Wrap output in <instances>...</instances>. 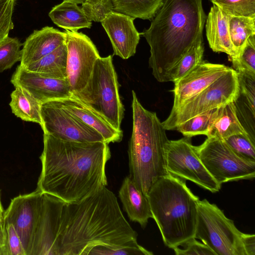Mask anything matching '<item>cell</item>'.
<instances>
[{"label":"cell","instance_id":"7402d4cb","mask_svg":"<svg viewBox=\"0 0 255 255\" xmlns=\"http://www.w3.org/2000/svg\"><path fill=\"white\" fill-rule=\"evenodd\" d=\"M119 197L130 220L144 228L148 219L152 218L148 199L129 175L123 181Z\"/></svg>","mask_w":255,"mask_h":255},{"label":"cell","instance_id":"f35d334b","mask_svg":"<svg viewBox=\"0 0 255 255\" xmlns=\"http://www.w3.org/2000/svg\"><path fill=\"white\" fill-rule=\"evenodd\" d=\"M4 226L8 255H26L22 242L13 225L11 224H6Z\"/></svg>","mask_w":255,"mask_h":255},{"label":"cell","instance_id":"52a82bcc","mask_svg":"<svg viewBox=\"0 0 255 255\" xmlns=\"http://www.w3.org/2000/svg\"><path fill=\"white\" fill-rule=\"evenodd\" d=\"M194 238L200 240L216 255H246L244 233L216 204L199 200Z\"/></svg>","mask_w":255,"mask_h":255},{"label":"cell","instance_id":"5bb4252c","mask_svg":"<svg viewBox=\"0 0 255 255\" xmlns=\"http://www.w3.org/2000/svg\"><path fill=\"white\" fill-rule=\"evenodd\" d=\"M65 202L42 193L31 255H56V241Z\"/></svg>","mask_w":255,"mask_h":255},{"label":"cell","instance_id":"44dd1931","mask_svg":"<svg viewBox=\"0 0 255 255\" xmlns=\"http://www.w3.org/2000/svg\"><path fill=\"white\" fill-rule=\"evenodd\" d=\"M237 73L239 89L233 102L236 115L246 131L255 141V75Z\"/></svg>","mask_w":255,"mask_h":255},{"label":"cell","instance_id":"b9f144b4","mask_svg":"<svg viewBox=\"0 0 255 255\" xmlns=\"http://www.w3.org/2000/svg\"><path fill=\"white\" fill-rule=\"evenodd\" d=\"M0 255H7V252L5 246L0 244Z\"/></svg>","mask_w":255,"mask_h":255},{"label":"cell","instance_id":"ba28073f","mask_svg":"<svg viewBox=\"0 0 255 255\" xmlns=\"http://www.w3.org/2000/svg\"><path fill=\"white\" fill-rule=\"evenodd\" d=\"M237 72L231 68L201 93L179 108L171 110L163 122L166 130L176 128L188 120L234 102L239 93Z\"/></svg>","mask_w":255,"mask_h":255},{"label":"cell","instance_id":"83f0119b","mask_svg":"<svg viewBox=\"0 0 255 255\" xmlns=\"http://www.w3.org/2000/svg\"><path fill=\"white\" fill-rule=\"evenodd\" d=\"M229 30L236 59L248 38L255 34V17L229 16Z\"/></svg>","mask_w":255,"mask_h":255},{"label":"cell","instance_id":"4316f807","mask_svg":"<svg viewBox=\"0 0 255 255\" xmlns=\"http://www.w3.org/2000/svg\"><path fill=\"white\" fill-rule=\"evenodd\" d=\"M114 11L135 19L150 20L162 6L163 0H111Z\"/></svg>","mask_w":255,"mask_h":255},{"label":"cell","instance_id":"d590c367","mask_svg":"<svg viewBox=\"0 0 255 255\" xmlns=\"http://www.w3.org/2000/svg\"><path fill=\"white\" fill-rule=\"evenodd\" d=\"M82 9L90 21L102 22L113 10L111 0H86L82 3Z\"/></svg>","mask_w":255,"mask_h":255},{"label":"cell","instance_id":"6da1fadb","mask_svg":"<svg viewBox=\"0 0 255 255\" xmlns=\"http://www.w3.org/2000/svg\"><path fill=\"white\" fill-rule=\"evenodd\" d=\"M110 158L105 141H67L43 132L36 189L65 203L79 201L107 185L106 166Z\"/></svg>","mask_w":255,"mask_h":255},{"label":"cell","instance_id":"484cf974","mask_svg":"<svg viewBox=\"0 0 255 255\" xmlns=\"http://www.w3.org/2000/svg\"><path fill=\"white\" fill-rule=\"evenodd\" d=\"M10 97L9 106L14 115L23 121L35 123L41 127V104L38 101L20 87H15Z\"/></svg>","mask_w":255,"mask_h":255},{"label":"cell","instance_id":"5b68a950","mask_svg":"<svg viewBox=\"0 0 255 255\" xmlns=\"http://www.w3.org/2000/svg\"><path fill=\"white\" fill-rule=\"evenodd\" d=\"M132 129L128 155L129 176L145 195L167 175L165 146L169 140L156 113L145 109L132 91Z\"/></svg>","mask_w":255,"mask_h":255},{"label":"cell","instance_id":"ee69618b","mask_svg":"<svg viewBox=\"0 0 255 255\" xmlns=\"http://www.w3.org/2000/svg\"><path fill=\"white\" fill-rule=\"evenodd\" d=\"M64 0L71 1L74 2L75 3H76L77 4H79V3H82L84 1H85L86 0Z\"/></svg>","mask_w":255,"mask_h":255},{"label":"cell","instance_id":"ac0fdd59","mask_svg":"<svg viewBox=\"0 0 255 255\" xmlns=\"http://www.w3.org/2000/svg\"><path fill=\"white\" fill-rule=\"evenodd\" d=\"M56 101L66 111L98 131L108 144L122 140L121 129L114 128L103 116L75 95L72 94L67 98Z\"/></svg>","mask_w":255,"mask_h":255},{"label":"cell","instance_id":"9a60e30c","mask_svg":"<svg viewBox=\"0 0 255 255\" xmlns=\"http://www.w3.org/2000/svg\"><path fill=\"white\" fill-rule=\"evenodd\" d=\"M14 87H20L41 104L67 98L72 95L67 79L45 77L19 65L10 79Z\"/></svg>","mask_w":255,"mask_h":255},{"label":"cell","instance_id":"8d00e7d4","mask_svg":"<svg viewBox=\"0 0 255 255\" xmlns=\"http://www.w3.org/2000/svg\"><path fill=\"white\" fill-rule=\"evenodd\" d=\"M16 0H0V43L14 28L12 16Z\"/></svg>","mask_w":255,"mask_h":255},{"label":"cell","instance_id":"4fadbf2b","mask_svg":"<svg viewBox=\"0 0 255 255\" xmlns=\"http://www.w3.org/2000/svg\"><path fill=\"white\" fill-rule=\"evenodd\" d=\"M42 193L36 189L13 198L3 212V224H11L22 242L26 255H31Z\"/></svg>","mask_w":255,"mask_h":255},{"label":"cell","instance_id":"74e56055","mask_svg":"<svg viewBox=\"0 0 255 255\" xmlns=\"http://www.w3.org/2000/svg\"><path fill=\"white\" fill-rule=\"evenodd\" d=\"M182 246L183 249L179 247L173 249L176 255H216L207 246L197 241L194 238L187 241Z\"/></svg>","mask_w":255,"mask_h":255},{"label":"cell","instance_id":"9c48e42d","mask_svg":"<svg viewBox=\"0 0 255 255\" xmlns=\"http://www.w3.org/2000/svg\"><path fill=\"white\" fill-rule=\"evenodd\" d=\"M195 148L206 169L220 185L255 178V162L238 156L224 140L207 137Z\"/></svg>","mask_w":255,"mask_h":255},{"label":"cell","instance_id":"ffe728a7","mask_svg":"<svg viewBox=\"0 0 255 255\" xmlns=\"http://www.w3.org/2000/svg\"><path fill=\"white\" fill-rule=\"evenodd\" d=\"M229 15L213 4L206 19V35L210 47L216 52H224L232 62L236 57L229 30Z\"/></svg>","mask_w":255,"mask_h":255},{"label":"cell","instance_id":"277c9868","mask_svg":"<svg viewBox=\"0 0 255 255\" xmlns=\"http://www.w3.org/2000/svg\"><path fill=\"white\" fill-rule=\"evenodd\" d=\"M147 197L166 247L173 249L194 238L199 199L185 180L168 173L154 183Z\"/></svg>","mask_w":255,"mask_h":255},{"label":"cell","instance_id":"8992f818","mask_svg":"<svg viewBox=\"0 0 255 255\" xmlns=\"http://www.w3.org/2000/svg\"><path fill=\"white\" fill-rule=\"evenodd\" d=\"M119 86L112 55L100 57L87 84L74 95L100 114L114 128L121 130L125 109L119 95Z\"/></svg>","mask_w":255,"mask_h":255},{"label":"cell","instance_id":"d4e9b609","mask_svg":"<svg viewBox=\"0 0 255 255\" xmlns=\"http://www.w3.org/2000/svg\"><path fill=\"white\" fill-rule=\"evenodd\" d=\"M67 49L65 42L39 60L23 66L29 71L52 78L67 79Z\"/></svg>","mask_w":255,"mask_h":255},{"label":"cell","instance_id":"ab89813d","mask_svg":"<svg viewBox=\"0 0 255 255\" xmlns=\"http://www.w3.org/2000/svg\"><path fill=\"white\" fill-rule=\"evenodd\" d=\"M243 241L246 255H255V235L244 233Z\"/></svg>","mask_w":255,"mask_h":255},{"label":"cell","instance_id":"836d02e7","mask_svg":"<svg viewBox=\"0 0 255 255\" xmlns=\"http://www.w3.org/2000/svg\"><path fill=\"white\" fill-rule=\"evenodd\" d=\"M241 158L255 162V141L248 134H237L224 140Z\"/></svg>","mask_w":255,"mask_h":255},{"label":"cell","instance_id":"2e32d148","mask_svg":"<svg viewBox=\"0 0 255 255\" xmlns=\"http://www.w3.org/2000/svg\"><path fill=\"white\" fill-rule=\"evenodd\" d=\"M231 68L223 64L202 61L185 76L174 82V110L201 93Z\"/></svg>","mask_w":255,"mask_h":255},{"label":"cell","instance_id":"30bf717a","mask_svg":"<svg viewBox=\"0 0 255 255\" xmlns=\"http://www.w3.org/2000/svg\"><path fill=\"white\" fill-rule=\"evenodd\" d=\"M165 166L168 173L192 181L212 193L221 189L200 160L190 137L169 140L165 146Z\"/></svg>","mask_w":255,"mask_h":255},{"label":"cell","instance_id":"603a6c76","mask_svg":"<svg viewBox=\"0 0 255 255\" xmlns=\"http://www.w3.org/2000/svg\"><path fill=\"white\" fill-rule=\"evenodd\" d=\"M237 134H249L237 116L233 102L217 109L206 136L224 140Z\"/></svg>","mask_w":255,"mask_h":255},{"label":"cell","instance_id":"4dcf8cb0","mask_svg":"<svg viewBox=\"0 0 255 255\" xmlns=\"http://www.w3.org/2000/svg\"><path fill=\"white\" fill-rule=\"evenodd\" d=\"M153 253L138 244L128 246L97 244L90 246L81 255H152Z\"/></svg>","mask_w":255,"mask_h":255},{"label":"cell","instance_id":"8fae6325","mask_svg":"<svg viewBox=\"0 0 255 255\" xmlns=\"http://www.w3.org/2000/svg\"><path fill=\"white\" fill-rule=\"evenodd\" d=\"M65 32L67 79L72 94L77 95L87 84L96 61L100 56L96 46L86 35L68 30Z\"/></svg>","mask_w":255,"mask_h":255},{"label":"cell","instance_id":"7bdbcfd3","mask_svg":"<svg viewBox=\"0 0 255 255\" xmlns=\"http://www.w3.org/2000/svg\"><path fill=\"white\" fill-rule=\"evenodd\" d=\"M3 210L1 205L0 199V221H2L3 219Z\"/></svg>","mask_w":255,"mask_h":255},{"label":"cell","instance_id":"60d3db41","mask_svg":"<svg viewBox=\"0 0 255 255\" xmlns=\"http://www.w3.org/2000/svg\"><path fill=\"white\" fill-rule=\"evenodd\" d=\"M0 244L6 246V234L2 221L0 222Z\"/></svg>","mask_w":255,"mask_h":255},{"label":"cell","instance_id":"7c38bea8","mask_svg":"<svg viewBox=\"0 0 255 255\" xmlns=\"http://www.w3.org/2000/svg\"><path fill=\"white\" fill-rule=\"evenodd\" d=\"M41 116L43 132L56 138L82 142L105 141L98 131L64 110L56 100L42 104Z\"/></svg>","mask_w":255,"mask_h":255},{"label":"cell","instance_id":"d6a6232c","mask_svg":"<svg viewBox=\"0 0 255 255\" xmlns=\"http://www.w3.org/2000/svg\"><path fill=\"white\" fill-rule=\"evenodd\" d=\"M231 16L255 17V0H210Z\"/></svg>","mask_w":255,"mask_h":255},{"label":"cell","instance_id":"cb8c5ba5","mask_svg":"<svg viewBox=\"0 0 255 255\" xmlns=\"http://www.w3.org/2000/svg\"><path fill=\"white\" fill-rule=\"evenodd\" d=\"M48 15L57 26L71 31L90 28L92 26V22L87 18L82 8L71 1L64 0L54 6Z\"/></svg>","mask_w":255,"mask_h":255},{"label":"cell","instance_id":"f6af8a7d","mask_svg":"<svg viewBox=\"0 0 255 255\" xmlns=\"http://www.w3.org/2000/svg\"></svg>","mask_w":255,"mask_h":255},{"label":"cell","instance_id":"e575fe53","mask_svg":"<svg viewBox=\"0 0 255 255\" xmlns=\"http://www.w3.org/2000/svg\"><path fill=\"white\" fill-rule=\"evenodd\" d=\"M232 62L237 72L255 75V34L248 38L238 57Z\"/></svg>","mask_w":255,"mask_h":255},{"label":"cell","instance_id":"3957f363","mask_svg":"<svg viewBox=\"0 0 255 255\" xmlns=\"http://www.w3.org/2000/svg\"><path fill=\"white\" fill-rule=\"evenodd\" d=\"M206 19L202 0H163L141 33L150 47L149 67L158 82H169L171 69L193 44L203 40Z\"/></svg>","mask_w":255,"mask_h":255},{"label":"cell","instance_id":"f546056e","mask_svg":"<svg viewBox=\"0 0 255 255\" xmlns=\"http://www.w3.org/2000/svg\"><path fill=\"white\" fill-rule=\"evenodd\" d=\"M217 109L194 117L177 126L175 129L188 137L202 134L207 135Z\"/></svg>","mask_w":255,"mask_h":255},{"label":"cell","instance_id":"d6986e66","mask_svg":"<svg viewBox=\"0 0 255 255\" xmlns=\"http://www.w3.org/2000/svg\"><path fill=\"white\" fill-rule=\"evenodd\" d=\"M66 34L51 26L34 30L23 43L20 65L25 66L53 52L65 42Z\"/></svg>","mask_w":255,"mask_h":255},{"label":"cell","instance_id":"7a4b0ae2","mask_svg":"<svg viewBox=\"0 0 255 255\" xmlns=\"http://www.w3.org/2000/svg\"><path fill=\"white\" fill-rule=\"evenodd\" d=\"M137 234L106 186L84 199L65 203L56 241V255H81L88 247L136 245Z\"/></svg>","mask_w":255,"mask_h":255},{"label":"cell","instance_id":"f1b7e54d","mask_svg":"<svg viewBox=\"0 0 255 255\" xmlns=\"http://www.w3.org/2000/svg\"><path fill=\"white\" fill-rule=\"evenodd\" d=\"M204 51L203 40L193 44L171 69L168 81L175 82L202 61Z\"/></svg>","mask_w":255,"mask_h":255},{"label":"cell","instance_id":"e0dca14e","mask_svg":"<svg viewBox=\"0 0 255 255\" xmlns=\"http://www.w3.org/2000/svg\"><path fill=\"white\" fill-rule=\"evenodd\" d=\"M134 19L130 16L113 11L108 13L101 22L111 40L114 55L123 59H127L134 55L141 34L136 30Z\"/></svg>","mask_w":255,"mask_h":255},{"label":"cell","instance_id":"1f68e13d","mask_svg":"<svg viewBox=\"0 0 255 255\" xmlns=\"http://www.w3.org/2000/svg\"><path fill=\"white\" fill-rule=\"evenodd\" d=\"M22 44L17 38L9 36L0 43V73L20 62Z\"/></svg>","mask_w":255,"mask_h":255}]
</instances>
